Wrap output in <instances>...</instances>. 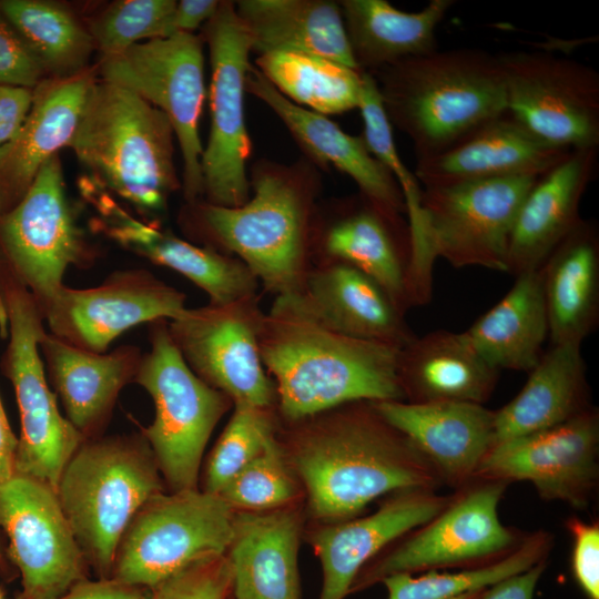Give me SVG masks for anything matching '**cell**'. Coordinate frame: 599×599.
Returning <instances> with one entry per match:
<instances>
[{
	"instance_id": "48",
	"label": "cell",
	"mask_w": 599,
	"mask_h": 599,
	"mask_svg": "<svg viewBox=\"0 0 599 599\" xmlns=\"http://www.w3.org/2000/svg\"><path fill=\"white\" fill-rule=\"evenodd\" d=\"M546 566L547 559L541 560L530 569L489 587L480 599H534Z\"/></svg>"
},
{
	"instance_id": "34",
	"label": "cell",
	"mask_w": 599,
	"mask_h": 599,
	"mask_svg": "<svg viewBox=\"0 0 599 599\" xmlns=\"http://www.w3.org/2000/svg\"><path fill=\"white\" fill-rule=\"evenodd\" d=\"M454 0H432L417 12L385 0H344L339 7L355 61L372 73L402 60L438 49L436 31Z\"/></svg>"
},
{
	"instance_id": "19",
	"label": "cell",
	"mask_w": 599,
	"mask_h": 599,
	"mask_svg": "<svg viewBox=\"0 0 599 599\" xmlns=\"http://www.w3.org/2000/svg\"><path fill=\"white\" fill-rule=\"evenodd\" d=\"M599 413L592 406L550 428L495 444L476 479L531 483L540 498L588 507L598 483Z\"/></svg>"
},
{
	"instance_id": "15",
	"label": "cell",
	"mask_w": 599,
	"mask_h": 599,
	"mask_svg": "<svg viewBox=\"0 0 599 599\" xmlns=\"http://www.w3.org/2000/svg\"><path fill=\"white\" fill-rule=\"evenodd\" d=\"M536 175L474 181L422 190L428 244L454 267L507 273L511 229Z\"/></svg>"
},
{
	"instance_id": "1",
	"label": "cell",
	"mask_w": 599,
	"mask_h": 599,
	"mask_svg": "<svg viewBox=\"0 0 599 599\" xmlns=\"http://www.w3.org/2000/svg\"><path fill=\"white\" fill-rule=\"evenodd\" d=\"M284 454L305 488L318 524L355 518L376 498L396 491L435 490L441 480L410 440L370 402H355L287 423Z\"/></svg>"
},
{
	"instance_id": "28",
	"label": "cell",
	"mask_w": 599,
	"mask_h": 599,
	"mask_svg": "<svg viewBox=\"0 0 599 599\" xmlns=\"http://www.w3.org/2000/svg\"><path fill=\"white\" fill-rule=\"evenodd\" d=\"M40 351L65 418L84 439L94 438L105 427L120 392L134 382L143 355L134 345L92 353L48 332Z\"/></svg>"
},
{
	"instance_id": "21",
	"label": "cell",
	"mask_w": 599,
	"mask_h": 599,
	"mask_svg": "<svg viewBox=\"0 0 599 599\" xmlns=\"http://www.w3.org/2000/svg\"><path fill=\"white\" fill-rule=\"evenodd\" d=\"M370 403L420 451L443 484L463 488L476 479L494 445V410L465 402Z\"/></svg>"
},
{
	"instance_id": "32",
	"label": "cell",
	"mask_w": 599,
	"mask_h": 599,
	"mask_svg": "<svg viewBox=\"0 0 599 599\" xmlns=\"http://www.w3.org/2000/svg\"><path fill=\"white\" fill-rule=\"evenodd\" d=\"M234 6L250 35L252 51L260 55L278 51L312 54L361 71L338 3L325 0H241Z\"/></svg>"
},
{
	"instance_id": "42",
	"label": "cell",
	"mask_w": 599,
	"mask_h": 599,
	"mask_svg": "<svg viewBox=\"0 0 599 599\" xmlns=\"http://www.w3.org/2000/svg\"><path fill=\"white\" fill-rule=\"evenodd\" d=\"M174 0H119L89 22L88 30L101 55L119 53L155 38L171 37Z\"/></svg>"
},
{
	"instance_id": "16",
	"label": "cell",
	"mask_w": 599,
	"mask_h": 599,
	"mask_svg": "<svg viewBox=\"0 0 599 599\" xmlns=\"http://www.w3.org/2000/svg\"><path fill=\"white\" fill-rule=\"evenodd\" d=\"M257 298L187 307L180 317L167 321V327L193 373L229 396L233 405L275 407V386L258 346L263 312Z\"/></svg>"
},
{
	"instance_id": "30",
	"label": "cell",
	"mask_w": 599,
	"mask_h": 599,
	"mask_svg": "<svg viewBox=\"0 0 599 599\" xmlns=\"http://www.w3.org/2000/svg\"><path fill=\"white\" fill-rule=\"evenodd\" d=\"M500 370L474 348L465 332L438 329L415 336L398 357V378L408 403L465 402L483 405Z\"/></svg>"
},
{
	"instance_id": "3",
	"label": "cell",
	"mask_w": 599,
	"mask_h": 599,
	"mask_svg": "<svg viewBox=\"0 0 599 599\" xmlns=\"http://www.w3.org/2000/svg\"><path fill=\"white\" fill-rule=\"evenodd\" d=\"M388 121L434 156L507 111L497 55L480 49L435 50L375 71Z\"/></svg>"
},
{
	"instance_id": "43",
	"label": "cell",
	"mask_w": 599,
	"mask_h": 599,
	"mask_svg": "<svg viewBox=\"0 0 599 599\" xmlns=\"http://www.w3.org/2000/svg\"><path fill=\"white\" fill-rule=\"evenodd\" d=\"M232 569L225 555L196 562L151 589L148 599H231Z\"/></svg>"
},
{
	"instance_id": "36",
	"label": "cell",
	"mask_w": 599,
	"mask_h": 599,
	"mask_svg": "<svg viewBox=\"0 0 599 599\" xmlns=\"http://www.w3.org/2000/svg\"><path fill=\"white\" fill-rule=\"evenodd\" d=\"M392 224L397 223L370 204L369 209L356 211L335 223L324 245L332 261L349 264L369 276L405 314L412 307L408 255L396 242Z\"/></svg>"
},
{
	"instance_id": "13",
	"label": "cell",
	"mask_w": 599,
	"mask_h": 599,
	"mask_svg": "<svg viewBox=\"0 0 599 599\" xmlns=\"http://www.w3.org/2000/svg\"><path fill=\"white\" fill-rule=\"evenodd\" d=\"M497 57L508 113L557 148H598L599 74L592 67L549 52Z\"/></svg>"
},
{
	"instance_id": "12",
	"label": "cell",
	"mask_w": 599,
	"mask_h": 599,
	"mask_svg": "<svg viewBox=\"0 0 599 599\" xmlns=\"http://www.w3.org/2000/svg\"><path fill=\"white\" fill-rule=\"evenodd\" d=\"M101 80L125 88L169 119L183 158V191L194 203L204 194L199 135L204 87L202 42L193 33H176L135 43L101 55Z\"/></svg>"
},
{
	"instance_id": "4",
	"label": "cell",
	"mask_w": 599,
	"mask_h": 599,
	"mask_svg": "<svg viewBox=\"0 0 599 599\" xmlns=\"http://www.w3.org/2000/svg\"><path fill=\"white\" fill-rule=\"evenodd\" d=\"M174 136L161 110L125 88L97 79L69 148L104 190L152 214L165 210L180 187Z\"/></svg>"
},
{
	"instance_id": "29",
	"label": "cell",
	"mask_w": 599,
	"mask_h": 599,
	"mask_svg": "<svg viewBox=\"0 0 599 599\" xmlns=\"http://www.w3.org/2000/svg\"><path fill=\"white\" fill-rule=\"evenodd\" d=\"M293 294L314 317L345 335L400 348L416 336L385 291L349 264L331 260L308 271Z\"/></svg>"
},
{
	"instance_id": "17",
	"label": "cell",
	"mask_w": 599,
	"mask_h": 599,
	"mask_svg": "<svg viewBox=\"0 0 599 599\" xmlns=\"http://www.w3.org/2000/svg\"><path fill=\"white\" fill-rule=\"evenodd\" d=\"M0 528L21 575L17 599H58L84 577V556L55 490L13 475L0 483Z\"/></svg>"
},
{
	"instance_id": "49",
	"label": "cell",
	"mask_w": 599,
	"mask_h": 599,
	"mask_svg": "<svg viewBox=\"0 0 599 599\" xmlns=\"http://www.w3.org/2000/svg\"><path fill=\"white\" fill-rule=\"evenodd\" d=\"M221 1L216 0H181L172 12L171 34L193 33L203 22H207L216 12Z\"/></svg>"
},
{
	"instance_id": "31",
	"label": "cell",
	"mask_w": 599,
	"mask_h": 599,
	"mask_svg": "<svg viewBox=\"0 0 599 599\" xmlns=\"http://www.w3.org/2000/svg\"><path fill=\"white\" fill-rule=\"evenodd\" d=\"M551 345L578 344L599 322V233L581 219L539 268Z\"/></svg>"
},
{
	"instance_id": "2",
	"label": "cell",
	"mask_w": 599,
	"mask_h": 599,
	"mask_svg": "<svg viewBox=\"0 0 599 599\" xmlns=\"http://www.w3.org/2000/svg\"><path fill=\"white\" fill-rule=\"evenodd\" d=\"M258 346L286 422L355 402L404 400L400 347L352 337L314 317L295 294L263 313Z\"/></svg>"
},
{
	"instance_id": "5",
	"label": "cell",
	"mask_w": 599,
	"mask_h": 599,
	"mask_svg": "<svg viewBox=\"0 0 599 599\" xmlns=\"http://www.w3.org/2000/svg\"><path fill=\"white\" fill-rule=\"evenodd\" d=\"M55 493L84 559L110 578L128 526L162 493V480L143 436L91 438L64 467Z\"/></svg>"
},
{
	"instance_id": "39",
	"label": "cell",
	"mask_w": 599,
	"mask_h": 599,
	"mask_svg": "<svg viewBox=\"0 0 599 599\" xmlns=\"http://www.w3.org/2000/svg\"><path fill=\"white\" fill-rule=\"evenodd\" d=\"M551 545L549 532L536 531L524 538L508 555L483 567L455 572L433 570L418 577L395 573L380 582L387 589V599H451L487 589L530 569L548 558Z\"/></svg>"
},
{
	"instance_id": "46",
	"label": "cell",
	"mask_w": 599,
	"mask_h": 599,
	"mask_svg": "<svg viewBox=\"0 0 599 599\" xmlns=\"http://www.w3.org/2000/svg\"><path fill=\"white\" fill-rule=\"evenodd\" d=\"M33 89L0 85V152L20 133L32 105Z\"/></svg>"
},
{
	"instance_id": "7",
	"label": "cell",
	"mask_w": 599,
	"mask_h": 599,
	"mask_svg": "<svg viewBox=\"0 0 599 599\" xmlns=\"http://www.w3.org/2000/svg\"><path fill=\"white\" fill-rule=\"evenodd\" d=\"M149 333L151 348L142 355L134 383L150 394L155 413L142 436L172 491L196 489L206 444L233 402L189 367L167 319L150 323Z\"/></svg>"
},
{
	"instance_id": "10",
	"label": "cell",
	"mask_w": 599,
	"mask_h": 599,
	"mask_svg": "<svg viewBox=\"0 0 599 599\" xmlns=\"http://www.w3.org/2000/svg\"><path fill=\"white\" fill-rule=\"evenodd\" d=\"M479 480L460 488L439 514L365 565L349 593L363 591L395 573L483 567L514 550L522 539L498 515L508 484Z\"/></svg>"
},
{
	"instance_id": "35",
	"label": "cell",
	"mask_w": 599,
	"mask_h": 599,
	"mask_svg": "<svg viewBox=\"0 0 599 599\" xmlns=\"http://www.w3.org/2000/svg\"><path fill=\"white\" fill-rule=\"evenodd\" d=\"M465 334L478 354L495 368L531 370L548 335L539 270L516 276L509 292Z\"/></svg>"
},
{
	"instance_id": "50",
	"label": "cell",
	"mask_w": 599,
	"mask_h": 599,
	"mask_svg": "<svg viewBox=\"0 0 599 599\" xmlns=\"http://www.w3.org/2000/svg\"><path fill=\"white\" fill-rule=\"evenodd\" d=\"M18 438L11 430L4 408L0 399V483L14 475V459Z\"/></svg>"
},
{
	"instance_id": "20",
	"label": "cell",
	"mask_w": 599,
	"mask_h": 599,
	"mask_svg": "<svg viewBox=\"0 0 599 599\" xmlns=\"http://www.w3.org/2000/svg\"><path fill=\"white\" fill-rule=\"evenodd\" d=\"M450 499L432 489H405L390 494L368 516L318 524L307 540L322 565L319 599H344L365 565L389 544L434 518Z\"/></svg>"
},
{
	"instance_id": "38",
	"label": "cell",
	"mask_w": 599,
	"mask_h": 599,
	"mask_svg": "<svg viewBox=\"0 0 599 599\" xmlns=\"http://www.w3.org/2000/svg\"><path fill=\"white\" fill-rule=\"evenodd\" d=\"M0 9L48 78H67L88 68L93 39L67 7L43 0H0Z\"/></svg>"
},
{
	"instance_id": "53",
	"label": "cell",
	"mask_w": 599,
	"mask_h": 599,
	"mask_svg": "<svg viewBox=\"0 0 599 599\" xmlns=\"http://www.w3.org/2000/svg\"><path fill=\"white\" fill-rule=\"evenodd\" d=\"M0 599H4L2 592L0 591Z\"/></svg>"
},
{
	"instance_id": "37",
	"label": "cell",
	"mask_w": 599,
	"mask_h": 599,
	"mask_svg": "<svg viewBox=\"0 0 599 599\" xmlns=\"http://www.w3.org/2000/svg\"><path fill=\"white\" fill-rule=\"evenodd\" d=\"M256 63L274 88L297 105H305L322 115L359 109L362 71L322 57L296 52L265 53Z\"/></svg>"
},
{
	"instance_id": "52",
	"label": "cell",
	"mask_w": 599,
	"mask_h": 599,
	"mask_svg": "<svg viewBox=\"0 0 599 599\" xmlns=\"http://www.w3.org/2000/svg\"><path fill=\"white\" fill-rule=\"evenodd\" d=\"M4 566V561H3V558H2V554H1V550H0V567Z\"/></svg>"
},
{
	"instance_id": "47",
	"label": "cell",
	"mask_w": 599,
	"mask_h": 599,
	"mask_svg": "<svg viewBox=\"0 0 599 599\" xmlns=\"http://www.w3.org/2000/svg\"><path fill=\"white\" fill-rule=\"evenodd\" d=\"M148 596L144 588L102 578L94 581L83 579L58 599H148Z\"/></svg>"
},
{
	"instance_id": "27",
	"label": "cell",
	"mask_w": 599,
	"mask_h": 599,
	"mask_svg": "<svg viewBox=\"0 0 599 599\" xmlns=\"http://www.w3.org/2000/svg\"><path fill=\"white\" fill-rule=\"evenodd\" d=\"M245 89L267 104L312 154L352 177L373 206L399 223L400 214L406 212L402 192L363 138L351 135L325 115L293 103L258 70L250 69Z\"/></svg>"
},
{
	"instance_id": "25",
	"label": "cell",
	"mask_w": 599,
	"mask_h": 599,
	"mask_svg": "<svg viewBox=\"0 0 599 599\" xmlns=\"http://www.w3.org/2000/svg\"><path fill=\"white\" fill-rule=\"evenodd\" d=\"M297 502L265 511H235L226 551L233 599H302Z\"/></svg>"
},
{
	"instance_id": "14",
	"label": "cell",
	"mask_w": 599,
	"mask_h": 599,
	"mask_svg": "<svg viewBox=\"0 0 599 599\" xmlns=\"http://www.w3.org/2000/svg\"><path fill=\"white\" fill-rule=\"evenodd\" d=\"M212 67L211 130L201 166L207 203L235 207L248 200L246 161L252 144L244 118L251 69L250 35L233 2L221 1L205 28Z\"/></svg>"
},
{
	"instance_id": "33",
	"label": "cell",
	"mask_w": 599,
	"mask_h": 599,
	"mask_svg": "<svg viewBox=\"0 0 599 599\" xmlns=\"http://www.w3.org/2000/svg\"><path fill=\"white\" fill-rule=\"evenodd\" d=\"M580 346L557 344L541 354L521 390L494 410V445L554 427L592 407Z\"/></svg>"
},
{
	"instance_id": "24",
	"label": "cell",
	"mask_w": 599,
	"mask_h": 599,
	"mask_svg": "<svg viewBox=\"0 0 599 599\" xmlns=\"http://www.w3.org/2000/svg\"><path fill=\"white\" fill-rule=\"evenodd\" d=\"M97 70L67 78H45L33 89L29 115L14 141L0 152V215L13 209L40 169L77 130Z\"/></svg>"
},
{
	"instance_id": "6",
	"label": "cell",
	"mask_w": 599,
	"mask_h": 599,
	"mask_svg": "<svg viewBox=\"0 0 599 599\" xmlns=\"http://www.w3.org/2000/svg\"><path fill=\"white\" fill-rule=\"evenodd\" d=\"M44 325L33 295L0 264V336H9L0 368L14 388L21 427L14 475L57 491L64 467L85 439L60 413L49 387L40 356Z\"/></svg>"
},
{
	"instance_id": "22",
	"label": "cell",
	"mask_w": 599,
	"mask_h": 599,
	"mask_svg": "<svg viewBox=\"0 0 599 599\" xmlns=\"http://www.w3.org/2000/svg\"><path fill=\"white\" fill-rule=\"evenodd\" d=\"M570 151L542 141L506 111L451 148L418 159L415 176L424 187L509 176H540Z\"/></svg>"
},
{
	"instance_id": "40",
	"label": "cell",
	"mask_w": 599,
	"mask_h": 599,
	"mask_svg": "<svg viewBox=\"0 0 599 599\" xmlns=\"http://www.w3.org/2000/svg\"><path fill=\"white\" fill-rule=\"evenodd\" d=\"M300 486L276 433L217 495L235 511H265L295 504Z\"/></svg>"
},
{
	"instance_id": "45",
	"label": "cell",
	"mask_w": 599,
	"mask_h": 599,
	"mask_svg": "<svg viewBox=\"0 0 599 599\" xmlns=\"http://www.w3.org/2000/svg\"><path fill=\"white\" fill-rule=\"evenodd\" d=\"M572 538L571 571L588 599H599V524L578 517L566 521Z\"/></svg>"
},
{
	"instance_id": "18",
	"label": "cell",
	"mask_w": 599,
	"mask_h": 599,
	"mask_svg": "<svg viewBox=\"0 0 599 599\" xmlns=\"http://www.w3.org/2000/svg\"><path fill=\"white\" fill-rule=\"evenodd\" d=\"M186 296L144 268L120 270L89 288L62 285L42 307L51 335L92 352L105 353L125 331L159 319H175Z\"/></svg>"
},
{
	"instance_id": "41",
	"label": "cell",
	"mask_w": 599,
	"mask_h": 599,
	"mask_svg": "<svg viewBox=\"0 0 599 599\" xmlns=\"http://www.w3.org/2000/svg\"><path fill=\"white\" fill-rule=\"evenodd\" d=\"M232 416L213 447L205 468L204 489L219 491L265 448L278 430L275 407L235 403Z\"/></svg>"
},
{
	"instance_id": "26",
	"label": "cell",
	"mask_w": 599,
	"mask_h": 599,
	"mask_svg": "<svg viewBox=\"0 0 599 599\" xmlns=\"http://www.w3.org/2000/svg\"><path fill=\"white\" fill-rule=\"evenodd\" d=\"M98 233L154 264L185 276L212 304H229L257 295L260 283L237 257L199 246L134 217L119 202L108 203L97 222Z\"/></svg>"
},
{
	"instance_id": "23",
	"label": "cell",
	"mask_w": 599,
	"mask_h": 599,
	"mask_svg": "<svg viewBox=\"0 0 599 599\" xmlns=\"http://www.w3.org/2000/svg\"><path fill=\"white\" fill-rule=\"evenodd\" d=\"M598 166V148L571 150L540 175L516 215L507 251V273L538 271L581 220L579 206Z\"/></svg>"
},
{
	"instance_id": "44",
	"label": "cell",
	"mask_w": 599,
	"mask_h": 599,
	"mask_svg": "<svg viewBox=\"0 0 599 599\" xmlns=\"http://www.w3.org/2000/svg\"><path fill=\"white\" fill-rule=\"evenodd\" d=\"M45 78L43 68L0 9V85L34 89Z\"/></svg>"
},
{
	"instance_id": "9",
	"label": "cell",
	"mask_w": 599,
	"mask_h": 599,
	"mask_svg": "<svg viewBox=\"0 0 599 599\" xmlns=\"http://www.w3.org/2000/svg\"><path fill=\"white\" fill-rule=\"evenodd\" d=\"M234 516L219 495L205 490L158 494L128 526L110 578L151 590L196 562L225 555Z\"/></svg>"
},
{
	"instance_id": "11",
	"label": "cell",
	"mask_w": 599,
	"mask_h": 599,
	"mask_svg": "<svg viewBox=\"0 0 599 599\" xmlns=\"http://www.w3.org/2000/svg\"><path fill=\"white\" fill-rule=\"evenodd\" d=\"M98 257L67 196L57 154L40 169L23 199L0 215V264L42 311L64 285L70 266L89 268Z\"/></svg>"
},
{
	"instance_id": "51",
	"label": "cell",
	"mask_w": 599,
	"mask_h": 599,
	"mask_svg": "<svg viewBox=\"0 0 599 599\" xmlns=\"http://www.w3.org/2000/svg\"><path fill=\"white\" fill-rule=\"evenodd\" d=\"M487 589L477 590V591H473V592H467V593L460 595V596L451 598V599H480L481 596L484 595V592Z\"/></svg>"
},
{
	"instance_id": "8",
	"label": "cell",
	"mask_w": 599,
	"mask_h": 599,
	"mask_svg": "<svg viewBox=\"0 0 599 599\" xmlns=\"http://www.w3.org/2000/svg\"><path fill=\"white\" fill-rule=\"evenodd\" d=\"M202 234L233 253L275 296L296 293L308 273L305 202L297 187L277 174H262L254 195L240 206L202 203L195 207Z\"/></svg>"
}]
</instances>
